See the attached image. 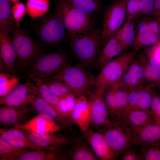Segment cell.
Returning a JSON list of instances; mask_svg holds the SVG:
<instances>
[{
  "label": "cell",
  "mask_w": 160,
  "mask_h": 160,
  "mask_svg": "<svg viewBox=\"0 0 160 160\" xmlns=\"http://www.w3.org/2000/svg\"><path fill=\"white\" fill-rule=\"evenodd\" d=\"M69 45L74 55L87 67L94 65L102 47V30L94 27L70 38Z\"/></svg>",
  "instance_id": "cell-1"
},
{
  "label": "cell",
  "mask_w": 160,
  "mask_h": 160,
  "mask_svg": "<svg viewBox=\"0 0 160 160\" xmlns=\"http://www.w3.org/2000/svg\"><path fill=\"white\" fill-rule=\"evenodd\" d=\"M13 30L11 39L16 54L15 75L16 72L25 71L34 60L44 54V51L27 31L15 25Z\"/></svg>",
  "instance_id": "cell-2"
},
{
  "label": "cell",
  "mask_w": 160,
  "mask_h": 160,
  "mask_svg": "<svg viewBox=\"0 0 160 160\" xmlns=\"http://www.w3.org/2000/svg\"><path fill=\"white\" fill-rule=\"evenodd\" d=\"M56 11L70 38L93 28L96 19L76 8L66 0L56 1Z\"/></svg>",
  "instance_id": "cell-3"
},
{
  "label": "cell",
  "mask_w": 160,
  "mask_h": 160,
  "mask_svg": "<svg viewBox=\"0 0 160 160\" xmlns=\"http://www.w3.org/2000/svg\"><path fill=\"white\" fill-rule=\"evenodd\" d=\"M80 63L70 65L53 76L43 81L57 80L66 84L78 96L88 95L95 85V79Z\"/></svg>",
  "instance_id": "cell-4"
},
{
  "label": "cell",
  "mask_w": 160,
  "mask_h": 160,
  "mask_svg": "<svg viewBox=\"0 0 160 160\" xmlns=\"http://www.w3.org/2000/svg\"><path fill=\"white\" fill-rule=\"evenodd\" d=\"M71 65L67 55L58 52L45 54L34 60L26 70L29 78L44 81Z\"/></svg>",
  "instance_id": "cell-5"
},
{
  "label": "cell",
  "mask_w": 160,
  "mask_h": 160,
  "mask_svg": "<svg viewBox=\"0 0 160 160\" xmlns=\"http://www.w3.org/2000/svg\"><path fill=\"white\" fill-rule=\"evenodd\" d=\"M136 54L133 50L126 52L106 64L95 78L96 89L102 93L106 88L120 80Z\"/></svg>",
  "instance_id": "cell-6"
},
{
  "label": "cell",
  "mask_w": 160,
  "mask_h": 160,
  "mask_svg": "<svg viewBox=\"0 0 160 160\" xmlns=\"http://www.w3.org/2000/svg\"><path fill=\"white\" fill-rule=\"evenodd\" d=\"M35 31L39 40L48 46L57 45L65 40L68 33L56 11L42 17L36 23Z\"/></svg>",
  "instance_id": "cell-7"
},
{
  "label": "cell",
  "mask_w": 160,
  "mask_h": 160,
  "mask_svg": "<svg viewBox=\"0 0 160 160\" xmlns=\"http://www.w3.org/2000/svg\"><path fill=\"white\" fill-rule=\"evenodd\" d=\"M111 149L121 155L132 145L129 129L119 117L109 118V121L99 130Z\"/></svg>",
  "instance_id": "cell-8"
},
{
  "label": "cell",
  "mask_w": 160,
  "mask_h": 160,
  "mask_svg": "<svg viewBox=\"0 0 160 160\" xmlns=\"http://www.w3.org/2000/svg\"><path fill=\"white\" fill-rule=\"evenodd\" d=\"M127 0H116L105 13L102 30V47L120 29L126 17Z\"/></svg>",
  "instance_id": "cell-9"
},
{
  "label": "cell",
  "mask_w": 160,
  "mask_h": 160,
  "mask_svg": "<svg viewBox=\"0 0 160 160\" xmlns=\"http://www.w3.org/2000/svg\"><path fill=\"white\" fill-rule=\"evenodd\" d=\"M129 92L121 79L105 89L101 94L107 107L109 118L118 116L127 104Z\"/></svg>",
  "instance_id": "cell-10"
},
{
  "label": "cell",
  "mask_w": 160,
  "mask_h": 160,
  "mask_svg": "<svg viewBox=\"0 0 160 160\" xmlns=\"http://www.w3.org/2000/svg\"><path fill=\"white\" fill-rule=\"evenodd\" d=\"M38 91L34 83L28 81L18 84L7 95L1 97L0 104L14 107L31 105Z\"/></svg>",
  "instance_id": "cell-11"
},
{
  "label": "cell",
  "mask_w": 160,
  "mask_h": 160,
  "mask_svg": "<svg viewBox=\"0 0 160 160\" xmlns=\"http://www.w3.org/2000/svg\"><path fill=\"white\" fill-rule=\"evenodd\" d=\"M129 129L132 144L141 151L160 143V126L155 122Z\"/></svg>",
  "instance_id": "cell-12"
},
{
  "label": "cell",
  "mask_w": 160,
  "mask_h": 160,
  "mask_svg": "<svg viewBox=\"0 0 160 160\" xmlns=\"http://www.w3.org/2000/svg\"><path fill=\"white\" fill-rule=\"evenodd\" d=\"M91 117V124L99 130L109 121L108 110L102 94L96 89L88 95Z\"/></svg>",
  "instance_id": "cell-13"
},
{
  "label": "cell",
  "mask_w": 160,
  "mask_h": 160,
  "mask_svg": "<svg viewBox=\"0 0 160 160\" xmlns=\"http://www.w3.org/2000/svg\"><path fill=\"white\" fill-rule=\"evenodd\" d=\"M92 149L101 160H113L119 155L110 148L103 135L99 131L89 129L83 134Z\"/></svg>",
  "instance_id": "cell-14"
},
{
  "label": "cell",
  "mask_w": 160,
  "mask_h": 160,
  "mask_svg": "<svg viewBox=\"0 0 160 160\" xmlns=\"http://www.w3.org/2000/svg\"><path fill=\"white\" fill-rule=\"evenodd\" d=\"M15 128L38 135L53 133L59 132L61 128L54 121L40 115L23 124L15 126Z\"/></svg>",
  "instance_id": "cell-15"
},
{
  "label": "cell",
  "mask_w": 160,
  "mask_h": 160,
  "mask_svg": "<svg viewBox=\"0 0 160 160\" xmlns=\"http://www.w3.org/2000/svg\"><path fill=\"white\" fill-rule=\"evenodd\" d=\"M32 105L14 107L4 105L0 108V122L3 125L15 126L22 124L31 110Z\"/></svg>",
  "instance_id": "cell-16"
},
{
  "label": "cell",
  "mask_w": 160,
  "mask_h": 160,
  "mask_svg": "<svg viewBox=\"0 0 160 160\" xmlns=\"http://www.w3.org/2000/svg\"><path fill=\"white\" fill-rule=\"evenodd\" d=\"M71 119L78 126L82 134L89 129L91 122V114L88 100L85 96L77 97Z\"/></svg>",
  "instance_id": "cell-17"
},
{
  "label": "cell",
  "mask_w": 160,
  "mask_h": 160,
  "mask_svg": "<svg viewBox=\"0 0 160 160\" xmlns=\"http://www.w3.org/2000/svg\"><path fill=\"white\" fill-rule=\"evenodd\" d=\"M103 47L100 50L93 65L100 71L106 64L124 51L117 32L108 40Z\"/></svg>",
  "instance_id": "cell-18"
},
{
  "label": "cell",
  "mask_w": 160,
  "mask_h": 160,
  "mask_svg": "<svg viewBox=\"0 0 160 160\" xmlns=\"http://www.w3.org/2000/svg\"><path fill=\"white\" fill-rule=\"evenodd\" d=\"M152 88L142 84L128 92L126 109H138L150 113Z\"/></svg>",
  "instance_id": "cell-19"
},
{
  "label": "cell",
  "mask_w": 160,
  "mask_h": 160,
  "mask_svg": "<svg viewBox=\"0 0 160 160\" xmlns=\"http://www.w3.org/2000/svg\"><path fill=\"white\" fill-rule=\"evenodd\" d=\"M19 129H0V138L12 146L22 149L41 150H49L36 145Z\"/></svg>",
  "instance_id": "cell-20"
},
{
  "label": "cell",
  "mask_w": 160,
  "mask_h": 160,
  "mask_svg": "<svg viewBox=\"0 0 160 160\" xmlns=\"http://www.w3.org/2000/svg\"><path fill=\"white\" fill-rule=\"evenodd\" d=\"M26 132L25 135L29 140L38 146L47 149H57L66 146L69 143V139L63 135L53 133L38 135Z\"/></svg>",
  "instance_id": "cell-21"
},
{
  "label": "cell",
  "mask_w": 160,
  "mask_h": 160,
  "mask_svg": "<svg viewBox=\"0 0 160 160\" xmlns=\"http://www.w3.org/2000/svg\"><path fill=\"white\" fill-rule=\"evenodd\" d=\"M0 57L5 65L7 73L15 75L16 54L10 33L0 30Z\"/></svg>",
  "instance_id": "cell-22"
},
{
  "label": "cell",
  "mask_w": 160,
  "mask_h": 160,
  "mask_svg": "<svg viewBox=\"0 0 160 160\" xmlns=\"http://www.w3.org/2000/svg\"><path fill=\"white\" fill-rule=\"evenodd\" d=\"M118 116L129 129L155 122L149 112L140 109H126Z\"/></svg>",
  "instance_id": "cell-23"
},
{
  "label": "cell",
  "mask_w": 160,
  "mask_h": 160,
  "mask_svg": "<svg viewBox=\"0 0 160 160\" xmlns=\"http://www.w3.org/2000/svg\"><path fill=\"white\" fill-rule=\"evenodd\" d=\"M31 105L39 115L55 122L57 121L62 122L68 127L70 126L68 120L62 116L52 106L42 98L39 91L34 98Z\"/></svg>",
  "instance_id": "cell-24"
},
{
  "label": "cell",
  "mask_w": 160,
  "mask_h": 160,
  "mask_svg": "<svg viewBox=\"0 0 160 160\" xmlns=\"http://www.w3.org/2000/svg\"><path fill=\"white\" fill-rule=\"evenodd\" d=\"M68 159L57 149L52 150H27L26 149L17 160H61Z\"/></svg>",
  "instance_id": "cell-25"
},
{
  "label": "cell",
  "mask_w": 160,
  "mask_h": 160,
  "mask_svg": "<svg viewBox=\"0 0 160 160\" xmlns=\"http://www.w3.org/2000/svg\"><path fill=\"white\" fill-rule=\"evenodd\" d=\"M140 54L144 66L142 84L152 89H160V70L150 64L143 53Z\"/></svg>",
  "instance_id": "cell-26"
},
{
  "label": "cell",
  "mask_w": 160,
  "mask_h": 160,
  "mask_svg": "<svg viewBox=\"0 0 160 160\" xmlns=\"http://www.w3.org/2000/svg\"><path fill=\"white\" fill-rule=\"evenodd\" d=\"M77 96L74 92H70L58 97V103L55 109L67 120H71V115L75 107Z\"/></svg>",
  "instance_id": "cell-27"
},
{
  "label": "cell",
  "mask_w": 160,
  "mask_h": 160,
  "mask_svg": "<svg viewBox=\"0 0 160 160\" xmlns=\"http://www.w3.org/2000/svg\"><path fill=\"white\" fill-rule=\"evenodd\" d=\"M90 147V146H89L84 143L75 144L72 147L68 153V159L72 160H99Z\"/></svg>",
  "instance_id": "cell-28"
},
{
  "label": "cell",
  "mask_w": 160,
  "mask_h": 160,
  "mask_svg": "<svg viewBox=\"0 0 160 160\" xmlns=\"http://www.w3.org/2000/svg\"><path fill=\"white\" fill-rule=\"evenodd\" d=\"M133 19H127L126 22L117 33L124 51L132 47L136 36Z\"/></svg>",
  "instance_id": "cell-29"
},
{
  "label": "cell",
  "mask_w": 160,
  "mask_h": 160,
  "mask_svg": "<svg viewBox=\"0 0 160 160\" xmlns=\"http://www.w3.org/2000/svg\"><path fill=\"white\" fill-rule=\"evenodd\" d=\"M26 14L34 19L44 15L50 7L49 0H27L26 3Z\"/></svg>",
  "instance_id": "cell-30"
},
{
  "label": "cell",
  "mask_w": 160,
  "mask_h": 160,
  "mask_svg": "<svg viewBox=\"0 0 160 160\" xmlns=\"http://www.w3.org/2000/svg\"><path fill=\"white\" fill-rule=\"evenodd\" d=\"M10 2L9 0H0V30L9 33L14 23Z\"/></svg>",
  "instance_id": "cell-31"
},
{
  "label": "cell",
  "mask_w": 160,
  "mask_h": 160,
  "mask_svg": "<svg viewBox=\"0 0 160 160\" xmlns=\"http://www.w3.org/2000/svg\"><path fill=\"white\" fill-rule=\"evenodd\" d=\"M73 6L93 17L101 9L100 0H66Z\"/></svg>",
  "instance_id": "cell-32"
},
{
  "label": "cell",
  "mask_w": 160,
  "mask_h": 160,
  "mask_svg": "<svg viewBox=\"0 0 160 160\" xmlns=\"http://www.w3.org/2000/svg\"><path fill=\"white\" fill-rule=\"evenodd\" d=\"M160 40V36L153 32L145 34L137 33L132 47L136 53L144 46H151Z\"/></svg>",
  "instance_id": "cell-33"
},
{
  "label": "cell",
  "mask_w": 160,
  "mask_h": 160,
  "mask_svg": "<svg viewBox=\"0 0 160 160\" xmlns=\"http://www.w3.org/2000/svg\"><path fill=\"white\" fill-rule=\"evenodd\" d=\"M29 78L34 82L42 98L55 108L58 103V97L51 91L46 83L42 80L33 77Z\"/></svg>",
  "instance_id": "cell-34"
},
{
  "label": "cell",
  "mask_w": 160,
  "mask_h": 160,
  "mask_svg": "<svg viewBox=\"0 0 160 160\" xmlns=\"http://www.w3.org/2000/svg\"><path fill=\"white\" fill-rule=\"evenodd\" d=\"M19 79L15 75L9 73L0 74V96L7 95L18 84Z\"/></svg>",
  "instance_id": "cell-35"
},
{
  "label": "cell",
  "mask_w": 160,
  "mask_h": 160,
  "mask_svg": "<svg viewBox=\"0 0 160 160\" xmlns=\"http://www.w3.org/2000/svg\"><path fill=\"white\" fill-rule=\"evenodd\" d=\"M26 149L14 147L0 138V160H17Z\"/></svg>",
  "instance_id": "cell-36"
},
{
  "label": "cell",
  "mask_w": 160,
  "mask_h": 160,
  "mask_svg": "<svg viewBox=\"0 0 160 160\" xmlns=\"http://www.w3.org/2000/svg\"><path fill=\"white\" fill-rule=\"evenodd\" d=\"M127 71L137 78L141 82L143 77L144 66L141 56L140 54L129 65Z\"/></svg>",
  "instance_id": "cell-37"
},
{
  "label": "cell",
  "mask_w": 160,
  "mask_h": 160,
  "mask_svg": "<svg viewBox=\"0 0 160 160\" xmlns=\"http://www.w3.org/2000/svg\"><path fill=\"white\" fill-rule=\"evenodd\" d=\"M150 115L156 124L160 126V93L153 89Z\"/></svg>",
  "instance_id": "cell-38"
},
{
  "label": "cell",
  "mask_w": 160,
  "mask_h": 160,
  "mask_svg": "<svg viewBox=\"0 0 160 160\" xmlns=\"http://www.w3.org/2000/svg\"><path fill=\"white\" fill-rule=\"evenodd\" d=\"M44 82L51 91L58 97L69 92H73L70 88L63 82L57 80H51Z\"/></svg>",
  "instance_id": "cell-39"
},
{
  "label": "cell",
  "mask_w": 160,
  "mask_h": 160,
  "mask_svg": "<svg viewBox=\"0 0 160 160\" xmlns=\"http://www.w3.org/2000/svg\"><path fill=\"white\" fill-rule=\"evenodd\" d=\"M140 160H160V143L141 150Z\"/></svg>",
  "instance_id": "cell-40"
},
{
  "label": "cell",
  "mask_w": 160,
  "mask_h": 160,
  "mask_svg": "<svg viewBox=\"0 0 160 160\" xmlns=\"http://www.w3.org/2000/svg\"><path fill=\"white\" fill-rule=\"evenodd\" d=\"M12 13L15 25L20 26V22L26 14L25 5L19 1L14 3L12 7Z\"/></svg>",
  "instance_id": "cell-41"
},
{
  "label": "cell",
  "mask_w": 160,
  "mask_h": 160,
  "mask_svg": "<svg viewBox=\"0 0 160 160\" xmlns=\"http://www.w3.org/2000/svg\"><path fill=\"white\" fill-rule=\"evenodd\" d=\"M121 80L129 92L142 84L139 80L127 71L122 76Z\"/></svg>",
  "instance_id": "cell-42"
},
{
  "label": "cell",
  "mask_w": 160,
  "mask_h": 160,
  "mask_svg": "<svg viewBox=\"0 0 160 160\" xmlns=\"http://www.w3.org/2000/svg\"><path fill=\"white\" fill-rule=\"evenodd\" d=\"M141 151L137 146L132 144L121 155L122 160H140Z\"/></svg>",
  "instance_id": "cell-43"
},
{
  "label": "cell",
  "mask_w": 160,
  "mask_h": 160,
  "mask_svg": "<svg viewBox=\"0 0 160 160\" xmlns=\"http://www.w3.org/2000/svg\"><path fill=\"white\" fill-rule=\"evenodd\" d=\"M142 0H127L126 8L127 19H135L139 11Z\"/></svg>",
  "instance_id": "cell-44"
},
{
  "label": "cell",
  "mask_w": 160,
  "mask_h": 160,
  "mask_svg": "<svg viewBox=\"0 0 160 160\" xmlns=\"http://www.w3.org/2000/svg\"><path fill=\"white\" fill-rule=\"evenodd\" d=\"M155 0H142L139 11L136 18L143 15H151L153 9Z\"/></svg>",
  "instance_id": "cell-45"
},
{
  "label": "cell",
  "mask_w": 160,
  "mask_h": 160,
  "mask_svg": "<svg viewBox=\"0 0 160 160\" xmlns=\"http://www.w3.org/2000/svg\"><path fill=\"white\" fill-rule=\"evenodd\" d=\"M137 33L145 34L153 32L150 28L146 18H142L140 20L137 26Z\"/></svg>",
  "instance_id": "cell-46"
},
{
  "label": "cell",
  "mask_w": 160,
  "mask_h": 160,
  "mask_svg": "<svg viewBox=\"0 0 160 160\" xmlns=\"http://www.w3.org/2000/svg\"><path fill=\"white\" fill-rule=\"evenodd\" d=\"M143 54L150 64L160 70V56L146 52Z\"/></svg>",
  "instance_id": "cell-47"
},
{
  "label": "cell",
  "mask_w": 160,
  "mask_h": 160,
  "mask_svg": "<svg viewBox=\"0 0 160 160\" xmlns=\"http://www.w3.org/2000/svg\"><path fill=\"white\" fill-rule=\"evenodd\" d=\"M147 20L152 32L160 36V25L153 17H146Z\"/></svg>",
  "instance_id": "cell-48"
},
{
  "label": "cell",
  "mask_w": 160,
  "mask_h": 160,
  "mask_svg": "<svg viewBox=\"0 0 160 160\" xmlns=\"http://www.w3.org/2000/svg\"><path fill=\"white\" fill-rule=\"evenodd\" d=\"M160 12V0H155L153 12L151 15L155 19Z\"/></svg>",
  "instance_id": "cell-49"
},
{
  "label": "cell",
  "mask_w": 160,
  "mask_h": 160,
  "mask_svg": "<svg viewBox=\"0 0 160 160\" xmlns=\"http://www.w3.org/2000/svg\"><path fill=\"white\" fill-rule=\"evenodd\" d=\"M0 73H7L6 69L4 63L0 57Z\"/></svg>",
  "instance_id": "cell-50"
},
{
  "label": "cell",
  "mask_w": 160,
  "mask_h": 160,
  "mask_svg": "<svg viewBox=\"0 0 160 160\" xmlns=\"http://www.w3.org/2000/svg\"><path fill=\"white\" fill-rule=\"evenodd\" d=\"M156 46L158 50L160 52V40L156 44Z\"/></svg>",
  "instance_id": "cell-51"
},
{
  "label": "cell",
  "mask_w": 160,
  "mask_h": 160,
  "mask_svg": "<svg viewBox=\"0 0 160 160\" xmlns=\"http://www.w3.org/2000/svg\"><path fill=\"white\" fill-rule=\"evenodd\" d=\"M155 20L159 23L160 22V12L159 16Z\"/></svg>",
  "instance_id": "cell-52"
},
{
  "label": "cell",
  "mask_w": 160,
  "mask_h": 160,
  "mask_svg": "<svg viewBox=\"0 0 160 160\" xmlns=\"http://www.w3.org/2000/svg\"><path fill=\"white\" fill-rule=\"evenodd\" d=\"M10 2H12L14 3L19 1V0H9Z\"/></svg>",
  "instance_id": "cell-53"
},
{
  "label": "cell",
  "mask_w": 160,
  "mask_h": 160,
  "mask_svg": "<svg viewBox=\"0 0 160 160\" xmlns=\"http://www.w3.org/2000/svg\"><path fill=\"white\" fill-rule=\"evenodd\" d=\"M159 23V24H160V22Z\"/></svg>",
  "instance_id": "cell-54"
},
{
  "label": "cell",
  "mask_w": 160,
  "mask_h": 160,
  "mask_svg": "<svg viewBox=\"0 0 160 160\" xmlns=\"http://www.w3.org/2000/svg\"><path fill=\"white\" fill-rule=\"evenodd\" d=\"M159 89L160 90V89Z\"/></svg>",
  "instance_id": "cell-55"
}]
</instances>
